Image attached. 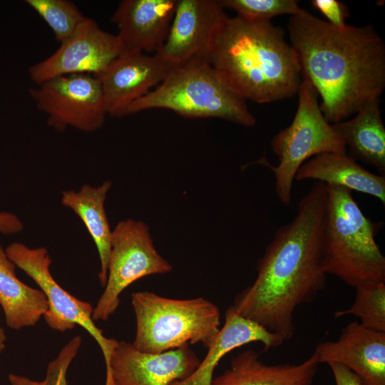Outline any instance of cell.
Returning <instances> with one entry per match:
<instances>
[{
	"label": "cell",
	"instance_id": "obj_5",
	"mask_svg": "<svg viewBox=\"0 0 385 385\" xmlns=\"http://www.w3.org/2000/svg\"><path fill=\"white\" fill-rule=\"evenodd\" d=\"M155 108L185 118H220L247 127L257 123L246 101L220 79L203 56L175 66L160 83L130 104L125 115Z\"/></svg>",
	"mask_w": 385,
	"mask_h": 385
},
{
	"label": "cell",
	"instance_id": "obj_30",
	"mask_svg": "<svg viewBox=\"0 0 385 385\" xmlns=\"http://www.w3.org/2000/svg\"><path fill=\"white\" fill-rule=\"evenodd\" d=\"M6 335L4 329L0 324V357L6 347Z\"/></svg>",
	"mask_w": 385,
	"mask_h": 385
},
{
	"label": "cell",
	"instance_id": "obj_18",
	"mask_svg": "<svg viewBox=\"0 0 385 385\" xmlns=\"http://www.w3.org/2000/svg\"><path fill=\"white\" fill-rule=\"evenodd\" d=\"M319 362L314 353L299 364H267L247 349L232 358L230 367L212 385H312Z\"/></svg>",
	"mask_w": 385,
	"mask_h": 385
},
{
	"label": "cell",
	"instance_id": "obj_20",
	"mask_svg": "<svg viewBox=\"0 0 385 385\" xmlns=\"http://www.w3.org/2000/svg\"><path fill=\"white\" fill-rule=\"evenodd\" d=\"M332 125L344 141L351 158L375 167L385 175V127L379 99L366 103L352 118Z\"/></svg>",
	"mask_w": 385,
	"mask_h": 385
},
{
	"label": "cell",
	"instance_id": "obj_25",
	"mask_svg": "<svg viewBox=\"0 0 385 385\" xmlns=\"http://www.w3.org/2000/svg\"><path fill=\"white\" fill-rule=\"evenodd\" d=\"M225 9L235 11L237 16L251 21H270L272 17L298 14L302 8L295 0H220Z\"/></svg>",
	"mask_w": 385,
	"mask_h": 385
},
{
	"label": "cell",
	"instance_id": "obj_17",
	"mask_svg": "<svg viewBox=\"0 0 385 385\" xmlns=\"http://www.w3.org/2000/svg\"><path fill=\"white\" fill-rule=\"evenodd\" d=\"M284 341L257 322L240 316L230 306L225 313L222 327L198 367L186 379L174 381L170 385H212L215 368L233 349L251 342H260L265 350H268L279 346Z\"/></svg>",
	"mask_w": 385,
	"mask_h": 385
},
{
	"label": "cell",
	"instance_id": "obj_3",
	"mask_svg": "<svg viewBox=\"0 0 385 385\" xmlns=\"http://www.w3.org/2000/svg\"><path fill=\"white\" fill-rule=\"evenodd\" d=\"M206 59L236 94L259 103L297 94L302 77L284 31L270 21L226 16Z\"/></svg>",
	"mask_w": 385,
	"mask_h": 385
},
{
	"label": "cell",
	"instance_id": "obj_6",
	"mask_svg": "<svg viewBox=\"0 0 385 385\" xmlns=\"http://www.w3.org/2000/svg\"><path fill=\"white\" fill-rule=\"evenodd\" d=\"M136 332L133 346L145 353H161L202 343L209 349L220 330V312L202 297L177 299L148 291L132 294Z\"/></svg>",
	"mask_w": 385,
	"mask_h": 385
},
{
	"label": "cell",
	"instance_id": "obj_26",
	"mask_svg": "<svg viewBox=\"0 0 385 385\" xmlns=\"http://www.w3.org/2000/svg\"><path fill=\"white\" fill-rule=\"evenodd\" d=\"M82 344L80 335L73 337L59 351L58 356L51 361L46 369V376L41 381H36L27 376L11 373L8 380L11 385H68V369L76 356Z\"/></svg>",
	"mask_w": 385,
	"mask_h": 385
},
{
	"label": "cell",
	"instance_id": "obj_24",
	"mask_svg": "<svg viewBox=\"0 0 385 385\" xmlns=\"http://www.w3.org/2000/svg\"><path fill=\"white\" fill-rule=\"evenodd\" d=\"M25 3L47 24L60 43L73 35L86 19L70 1L26 0Z\"/></svg>",
	"mask_w": 385,
	"mask_h": 385
},
{
	"label": "cell",
	"instance_id": "obj_29",
	"mask_svg": "<svg viewBox=\"0 0 385 385\" xmlns=\"http://www.w3.org/2000/svg\"><path fill=\"white\" fill-rule=\"evenodd\" d=\"M24 225L14 214L8 212H0V232L4 235H12L20 232Z\"/></svg>",
	"mask_w": 385,
	"mask_h": 385
},
{
	"label": "cell",
	"instance_id": "obj_15",
	"mask_svg": "<svg viewBox=\"0 0 385 385\" xmlns=\"http://www.w3.org/2000/svg\"><path fill=\"white\" fill-rule=\"evenodd\" d=\"M177 0H123L112 16L116 24L120 55L155 53L164 43Z\"/></svg>",
	"mask_w": 385,
	"mask_h": 385
},
{
	"label": "cell",
	"instance_id": "obj_22",
	"mask_svg": "<svg viewBox=\"0 0 385 385\" xmlns=\"http://www.w3.org/2000/svg\"><path fill=\"white\" fill-rule=\"evenodd\" d=\"M15 264L0 245V306L6 325L19 330L36 325L48 309L44 293L21 282Z\"/></svg>",
	"mask_w": 385,
	"mask_h": 385
},
{
	"label": "cell",
	"instance_id": "obj_28",
	"mask_svg": "<svg viewBox=\"0 0 385 385\" xmlns=\"http://www.w3.org/2000/svg\"><path fill=\"white\" fill-rule=\"evenodd\" d=\"M327 364L332 371L336 385H365L354 372L344 365L335 362Z\"/></svg>",
	"mask_w": 385,
	"mask_h": 385
},
{
	"label": "cell",
	"instance_id": "obj_7",
	"mask_svg": "<svg viewBox=\"0 0 385 385\" xmlns=\"http://www.w3.org/2000/svg\"><path fill=\"white\" fill-rule=\"evenodd\" d=\"M297 94L298 107L292 122L271 140L279 164L272 166L260 160L273 172L276 194L285 205L291 203L295 174L304 163L323 153H347L344 141L324 118L318 93L310 82L302 78Z\"/></svg>",
	"mask_w": 385,
	"mask_h": 385
},
{
	"label": "cell",
	"instance_id": "obj_4",
	"mask_svg": "<svg viewBox=\"0 0 385 385\" xmlns=\"http://www.w3.org/2000/svg\"><path fill=\"white\" fill-rule=\"evenodd\" d=\"M352 191L327 185L322 237L325 272L355 287L366 281L385 282V257L375 236L383 225L362 212Z\"/></svg>",
	"mask_w": 385,
	"mask_h": 385
},
{
	"label": "cell",
	"instance_id": "obj_8",
	"mask_svg": "<svg viewBox=\"0 0 385 385\" xmlns=\"http://www.w3.org/2000/svg\"><path fill=\"white\" fill-rule=\"evenodd\" d=\"M172 269L155 249L145 222L133 219L120 221L112 230L107 280L93 308V319L108 320L120 305V294L134 282L168 273Z\"/></svg>",
	"mask_w": 385,
	"mask_h": 385
},
{
	"label": "cell",
	"instance_id": "obj_2",
	"mask_svg": "<svg viewBox=\"0 0 385 385\" xmlns=\"http://www.w3.org/2000/svg\"><path fill=\"white\" fill-rule=\"evenodd\" d=\"M302 78L330 123L346 120L385 88V44L371 25L337 28L302 9L287 26Z\"/></svg>",
	"mask_w": 385,
	"mask_h": 385
},
{
	"label": "cell",
	"instance_id": "obj_9",
	"mask_svg": "<svg viewBox=\"0 0 385 385\" xmlns=\"http://www.w3.org/2000/svg\"><path fill=\"white\" fill-rule=\"evenodd\" d=\"M8 257L30 277L44 293L48 309L43 315L52 329L64 332L79 325L98 344L106 363V374L118 341L106 337L92 318L93 308L87 302L75 297L64 289L50 271L52 260L45 247L30 248L22 242H12L5 249Z\"/></svg>",
	"mask_w": 385,
	"mask_h": 385
},
{
	"label": "cell",
	"instance_id": "obj_19",
	"mask_svg": "<svg viewBox=\"0 0 385 385\" xmlns=\"http://www.w3.org/2000/svg\"><path fill=\"white\" fill-rule=\"evenodd\" d=\"M306 180L367 194L385 204V175L366 170L347 153H323L307 160L294 177L298 182Z\"/></svg>",
	"mask_w": 385,
	"mask_h": 385
},
{
	"label": "cell",
	"instance_id": "obj_11",
	"mask_svg": "<svg viewBox=\"0 0 385 385\" xmlns=\"http://www.w3.org/2000/svg\"><path fill=\"white\" fill-rule=\"evenodd\" d=\"M120 54L116 35L102 29L93 19L86 20L50 56L29 68L37 85L51 78L72 74L98 76Z\"/></svg>",
	"mask_w": 385,
	"mask_h": 385
},
{
	"label": "cell",
	"instance_id": "obj_16",
	"mask_svg": "<svg viewBox=\"0 0 385 385\" xmlns=\"http://www.w3.org/2000/svg\"><path fill=\"white\" fill-rule=\"evenodd\" d=\"M314 353L319 364H343L365 385H385V333L354 321L343 328L337 341L320 343Z\"/></svg>",
	"mask_w": 385,
	"mask_h": 385
},
{
	"label": "cell",
	"instance_id": "obj_13",
	"mask_svg": "<svg viewBox=\"0 0 385 385\" xmlns=\"http://www.w3.org/2000/svg\"><path fill=\"white\" fill-rule=\"evenodd\" d=\"M175 66L156 53L120 55L96 76L107 115L125 116L128 106L160 83Z\"/></svg>",
	"mask_w": 385,
	"mask_h": 385
},
{
	"label": "cell",
	"instance_id": "obj_23",
	"mask_svg": "<svg viewBox=\"0 0 385 385\" xmlns=\"http://www.w3.org/2000/svg\"><path fill=\"white\" fill-rule=\"evenodd\" d=\"M356 296L347 309L335 312L334 317L354 315L360 319L364 327L385 333V282H363L355 287Z\"/></svg>",
	"mask_w": 385,
	"mask_h": 385
},
{
	"label": "cell",
	"instance_id": "obj_14",
	"mask_svg": "<svg viewBox=\"0 0 385 385\" xmlns=\"http://www.w3.org/2000/svg\"><path fill=\"white\" fill-rule=\"evenodd\" d=\"M227 16L220 0H177L168 36L155 53L175 65L206 58Z\"/></svg>",
	"mask_w": 385,
	"mask_h": 385
},
{
	"label": "cell",
	"instance_id": "obj_10",
	"mask_svg": "<svg viewBox=\"0 0 385 385\" xmlns=\"http://www.w3.org/2000/svg\"><path fill=\"white\" fill-rule=\"evenodd\" d=\"M29 93L48 125L59 132L68 127L93 132L105 123L101 86L93 75L58 76L30 88Z\"/></svg>",
	"mask_w": 385,
	"mask_h": 385
},
{
	"label": "cell",
	"instance_id": "obj_12",
	"mask_svg": "<svg viewBox=\"0 0 385 385\" xmlns=\"http://www.w3.org/2000/svg\"><path fill=\"white\" fill-rule=\"evenodd\" d=\"M200 363L189 344L153 354L120 341L111 356L105 385H170L188 377Z\"/></svg>",
	"mask_w": 385,
	"mask_h": 385
},
{
	"label": "cell",
	"instance_id": "obj_1",
	"mask_svg": "<svg viewBox=\"0 0 385 385\" xmlns=\"http://www.w3.org/2000/svg\"><path fill=\"white\" fill-rule=\"evenodd\" d=\"M327 185L315 181L289 223L278 228L257 264L255 282L234 299L240 316L284 340L295 332L297 307L313 302L326 286L322 237Z\"/></svg>",
	"mask_w": 385,
	"mask_h": 385
},
{
	"label": "cell",
	"instance_id": "obj_27",
	"mask_svg": "<svg viewBox=\"0 0 385 385\" xmlns=\"http://www.w3.org/2000/svg\"><path fill=\"white\" fill-rule=\"evenodd\" d=\"M311 4L333 26L341 29L346 25L345 19L349 16V11L343 3L337 0H312Z\"/></svg>",
	"mask_w": 385,
	"mask_h": 385
},
{
	"label": "cell",
	"instance_id": "obj_21",
	"mask_svg": "<svg viewBox=\"0 0 385 385\" xmlns=\"http://www.w3.org/2000/svg\"><path fill=\"white\" fill-rule=\"evenodd\" d=\"M111 187V180L96 187L84 184L78 191H63L61 198V204L82 220L96 246L101 265L98 279L103 287L107 280L112 233L104 205Z\"/></svg>",
	"mask_w": 385,
	"mask_h": 385
}]
</instances>
